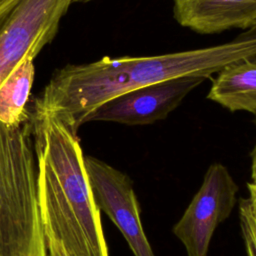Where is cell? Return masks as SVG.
Masks as SVG:
<instances>
[{"label": "cell", "instance_id": "obj_3", "mask_svg": "<svg viewBox=\"0 0 256 256\" xmlns=\"http://www.w3.org/2000/svg\"><path fill=\"white\" fill-rule=\"evenodd\" d=\"M0 256H47L31 118L18 126L0 123Z\"/></svg>", "mask_w": 256, "mask_h": 256}, {"label": "cell", "instance_id": "obj_11", "mask_svg": "<svg viewBox=\"0 0 256 256\" xmlns=\"http://www.w3.org/2000/svg\"><path fill=\"white\" fill-rule=\"evenodd\" d=\"M239 222L245 255L256 256V217L248 198H241L239 201Z\"/></svg>", "mask_w": 256, "mask_h": 256}, {"label": "cell", "instance_id": "obj_1", "mask_svg": "<svg viewBox=\"0 0 256 256\" xmlns=\"http://www.w3.org/2000/svg\"><path fill=\"white\" fill-rule=\"evenodd\" d=\"M256 58V26L229 42L140 57H103L56 71L34 110L57 118L73 134L89 115L128 90L183 76L209 78L236 61Z\"/></svg>", "mask_w": 256, "mask_h": 256}, {"label": "cell", "instance_id": "obj_14", "mask_svg": "<svg viewBox=\"0 0 256 256\" xmlns=\"http://www.w3.org/2000/svg\"><path fill=\"white\" fill-rule=\"evenodd\" d=\"M255 125H256V118H255ZM250 156H251V182L256 183V141Z\"/></svg>", "mask_w": 256, "mask_h": 256}, {"label": "cell", "instance_id": "obj_9", "mask_svg": "<svg viewBox=\"0 0 256 256\" xmlns=\"http://www.w3.org/2000/svg\"><path fill=\"white\" fill-rule=\"evenodd\" d=\"M216 74L207 98L230 112L245 111L256 118V58L233 62Z\"/></svg>", "mask_w": 256, "mask_h": 256}, {"label": "cell", "instance_id": "obj_8", "mask_svg": "<svg viewBox=\"0 0 256 256\" xmlns=\"http://www.w3.org/2000/svg\"><path fill=\"white\" fill-rule=\"evenodd\" d=\"M173 17L199 34L256 26V0H172Z\"/></svg>", "mask_w": 256, "mask_h": 256}, {"label": "cell", "instance_id": "obj_12", "mask_svg": "<svg viewBox=\"0 0 256 256\" xmlns=\"http://www.w3.org/2000/svg\"><path fill=\"white\" fill-rule=\"evenodd\" d=\"M45 242L47 248V256H69L58 241L48 238L45 239Z\"/></svg>", "mask_w": 256, "mask_h": 256}, {"label": "cell", "instance_id": "obj_13", "mask_svg": "<svg viewBox=\"0 0 256 256\" xmlns=\"http://www.w3.org/2000/svg\"><path fill=\"white\" fill-rule=\"evenodd\" d=\"M247 189L249 192V196L247 197L249 199V203L251 206V209L256 217V183L254 182H248L247 183Z\"/></svg>", "mask_w": 256, "mask_h": 256}, {"label": "cell", "instance_id": "obj_4", "mask_svg": "<svg viewBox=\"0 0 256 256\" xmlns=\"http://www.w3.org/2000/svg\"><path fill=\"white\" fill-rule=\"evenodd\" d=\"M74 0H4L0 4V84L54 38Z\"/></svg>", "mask_w": 256, "mask_h": 256}, {"label": "cell", "instance_id": "obj_2", "mask_svg": "<svg viewBox=\"0 0 256 256\" xmlns=\"http://www.w3.org/2000/svg\"><path fill=\"white\" fill-rule=\"evenodd\" d=\"M37 200L45 239L69 256H109L77 135L54 116L31 114Z\"/></svg>", "mask_w": 256, "mask_h": 256}, {"label": "cell", "instance_id": "obj_7", "mask_svg": "<svg viewBox=\"0 0 256 256\" xmlns=\"http://www.w3.org/2000/svg\"><path fill=\"white\" fill-rule=\"evenodd\" d=\"M206 78L183 76L121 93L99 106L87 122L106 121L128 126L148 125L165 119Z\"/></svg>", "mask_w": 256, "mask_h": 256}, {"label": "cell", "instance_id": "obj_6", "mask_svg": "<svg viewBox=\"0 0 256 256\" xmlns=\"http://www.w3.org/2000/svg\"><path fill=\"white\" fill-rule=\"evenodd\" d=\"M84 166L98 208L120 230L134 256H156L142 226L130 177L93 156H84Z\"/></svg>", "mask_w": 256, "mask_h": 256}, {"label": "cell", "instance_id": "obj_5", "mask_svg": "<svg viewBox=\"0 0 256 256\" xmlns=\"http://www.w3.org/2000/svg\"><path fill=\"white\" fill-rule=\"evenodd\" d=\"M238 189L226 166L216 162L208 167L199 190L172 229L188 256H207L216 227L236 205Z\"/></svg>", "mask_w": 256, "mask_h": 256}, {"label": "cell", "instance_id": "obj_15", "mask_svg": "<svg viewBox=\"0 0 256 256\" xmlns=\"http://www.w3.org/2000/svg\"><path fill=\"white\" fill-rule=\"evenodd\" d=\"M89 1H91V0H74V3H76V2H80V3H85V2H89Z\"/></svg>", "mask_w": 256, "mask_h": 256}, {"label": "cell", "instance_id": "obj_10", "mask_svg": "<svg viewBox=\"0 0 256 256\" xmlns=\"http://www.w3.org/2000/svg\"><path fill=\"white\" fill-rule=\"evenodd\" d=\"M34 57H25L0 84V123L18 126L30 120L27 110L34 80Z\"/></svg>", "mask_w": 256, "mask_h": 256}, {"label": "cell", "instance_id": "obj_16", "mask_svg": "<svg viewBox=\"0 0 256 256\" xmlns=\"http://www.w3.org/2000/svg\"><path fill=\"white\" fill-rule=\"evenodd\" d=\"M3 1H4V0H0V4H1Z\"/></svg>", "mask_w": 256, "mask_h": 256}]
</instances>
